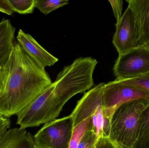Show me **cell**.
<instances>
[{
  "label": "cell",
  "mask_w": 149,
  "mask_h": 148,
  "mask_svg": "<svg viewBox=\"0 0 149 148\" xmlns=\"http://www.w3.org/2000/svg\"><path fill=\"white\" fill-rule=\"evenodd\" d=\"M5 67L0 114L10 118L30 105L52 83L45 69L40 67L18 42H15Z\"/></svg>",
  "instance_id": "obj_1"
},
{
  "label": "cell",
  "mask_w": 149,
  "mask_h": 148,
  "mask_svg": "<svg viewBox=\"0 0 149 148\" xmlns=\"http://www.w3.org/2000/svg\"><path fill=\"white\" fill-rule=\"evenodd\" d=\"M98 63L92 57L77 58L64 67L55 81L54 103L58 118L67 102L77 94L84 93L94 85L93 74Z\"/></svg>",
  "instance_id": "obj_2"
},
{
  "label": "cell",
  "mask_w": 149,
  "mask_h": 148,
  "mask_svg": "<svg viewBox=\"0 0 149 148\" xmlns=\"http://www.w3.org/2000/svg\"><path fill=\"white\" fill-rule=\"evenodd\" d=\"M149 100L138 99L118 107L110 119L108 139L116 148H133L139 130L141 115Z\"/></svg>",
  "instance_id": "obj_3"
},
{
  "label": "cell",
  "mask_w": 149,
  "mask_h": 148,
  "mask_svg": "<svg viewBox=\"0 0 149 148\" xmlns=\"http://www.w3.org/2000/svg\"><path fill=\"white\" fill-rule=\"evenodd\" d=\"M105 83H100L84 94L78 101L71 114L74 127L89 117L93 118V130L98 139H108L110 129V119L106 117L102 105V89Z\"/></svg>",
  "instance_id": "obj_4"
},
{
  "label": "cell",
  "mask_w": 149,
  "mask_h": 148,
  "mask_svg": "<svg viewBox=\"0 0 149 148\" xmlns=\"http://www.w3.org/2000/svg\"><path fill=\"white\" fill-rule=\"evenodd\" d=\"M73 128L71 115L45 123L34 136L35 146L39 148H69Z\"/></svg>",
  "instance_id": "obj_5"
},
{
  "label": "cell",
  "mask_w": 149,
  "mask_h": 148,
  "mask_svg": "<svg viewBox=\"0 0 149 148\" xmlns=\"http://www.w3.org/2000/svg\"><path fill=\"white\" fill-rule=\"evenodd\" d=\"M138 99L149 100V92L137 87L123 84L116 79L105 83L103 86V111L106 117L109 119L118 107Z\"/></svg>",
  "instance_id": "obj_6"
},
{
  "label": "cell",
  "mask_w": 149,
  "mask_h": 148,
  "mask_svg": "<svg viewBox=\"0 0 149 148\" xmlns=\"http://www.w3.org/2000/svg\"><path fill=\"white\" fill-rule=\"evenodd\" d=\"M116 79L136 78L149 72V49L138 47L118 56L113 67Z\"/></svg>",
  "instance_id": "obj_7"
},
{
  "label": "cell",
  "mask_w": 149,
  "mask_h": 148,
  "mask_svg": "<svg viewBox=\"0 0 149 148\" xmlns=\"http://www.w3.org/2000/svg\"><path fill=\"white\" fill-rule=\"evenodd\" d=\"M116 27L113 43L118 52L119 56L139 47L134 17L129 6L120 20L116 23Z\"/></svg>",
  "instance_id": "obj_8"
},
{
  "label": "cell",
  "mask_w": 149,
  "mask_h": 148,
  "mask_svg": "<svg viewBox=\"0 0 149 148\" xmlns=\"http://www.w3.org/2000/svg\"><path fill=\"white\" fill-rule=\"evenodd\" d=\"M17 39L26 54L42 69L51 67L58 61L42 47L30 34L22 29L18 31Z\"/></svg>",
  "instance_id": "obj_9"
},
{
  "label": "cell",
  "mask_w": 149,
  "mask_h": 148,
  "mask_svg": "<svg viewBox=\"0 0 149 148\" xmlns=\"http://www.w3.org/2000/svg\"><path fill=\"white\" fill-rule=\"evenodd\" d=\"M134 17L139 47L149 49V0H127Z\"/></svg>",
  "instance_id": "obj_10"
},
{
  "label": "cell",
  "mask_w": 149,
  "mask_h": 148,
  "mask_svg": "<svg viewBox=\"0 0 149 148\" xmlns=\"http://www.w3.org/2000/svg\"><path fill=\"white\" fill-rule=\"evenodd\" d=\"M34 138L25 129L15 128L8 130L0 140V148H34Z\"/></svg>",
  "instance_id": "obj_11"
},
{
  "label": "cell",
  "mask_w": 149,
  "mask_h": 148,
  "mask_svg": "<svg viewBox=\"0 0 149 148\" xmlns=\"http://www.w3.org/2000/svg\"><path fill=\"white\" fill-rule=\"evenodd\" d=\"M15 28L8 19L0 22V67L7 63L15 46Z\"/></svg>",
  "instance_id": "obj_12"
},
{
  "label": "cell",
  "mask_w": 149,
  "mask_h": 148,
  "mask_svg": "<svg viewBox=\"0 0 149 148\" xmlns=\"http://www.w3.org/2000/svg\"><path fill=\"white\" fill-rule=\"evenodd\" d=\"M133 148H149V105L141 115L138 135Z\"/></svg>",
  "instance_id": "obj_13"
},
{
  "label": "cell",
  "mask_w": 149,
  "mask_h": 148,
  "mask_svg": "<svg viewBox=\"0 0 149 148\" xmlns=\"http://www.w3.org/2000/svg\"><path fill=\"white\" fill-rule=\"evenodd\" d=\"M93 128V118H88L73 128L69 148H77L84 135L88 129Z\"/></svg>",
  "instance_id": "obj_14"
},
{
  "label": "cell",
  "mask_w": 149,
  "mask_h": 148,
  "mask_svg": "<svg viewBox=\"0 0 149 148\" xmlns=\"http://www.w3.org/2000/svg\"><path fill=\"white\" fill-rule=\"evenodd\" d=\"M69 2L67 0H36L35 8L46 15L52 11L67 5Z\"/></svg>",
  "instance_id": "obj_15"
},
{
  "label": "cell",
  "mask_w": 149,
  "mask_h": 148,
  "mask_svg": "<svg viewBox=\"0 0 149 148\" xmlns=\"http://www.w3.org/2000/svg\"><path fill=\"white\" fill-rule=\"evenodd\" d=\"M14 12L22 14H32L35 8L36 0H8Z\"/></svg>",
  "instance_id": "obj_16"
},
{
  "label": "cell",
  "mask_w": 149,
  "mask_h": 148,
  "mask_svg": "<svg viewBox=\"0 0 149 148\" xmlns=\"http://www.w3.org/2000/svg\"><path fill=\"white\" fill-rule=\"evenodd\" d=\"M119 81L123 84L137 87L149 93V72L136 78Z\"/></svg>",
  "instance_id": "obj_17"
},
{
  "label": "cell",
  "mask_w": 149,
  "mask_h": 148,
  "mask_svg": "<svg viewBox=\"0 0 149 148\" xmlns=\"http://www.w3.org/2000/svg\"><path fill=\"white\" fill-rule=\"evenodd\" d=\"M98 137L93 129H88L81 140L77 148H96Z\"/></svg>",
  "instance_id": "obj_18"
},
{
  "label": "cell",
  "mask_w": 149,
  "mask_h": 148,
  "mask_svg": "<svg viewBox=\"0 0 149 148\" xmlns=\"http://www.w3.org/2000/svg\"><path fill=\"white\" fill-rule=\"evenodd\" d=\"M109 1L112 6L114 15L116 19V23L118 22L122 16V12L123 10V1L122 0H109Z\"/></svg>",
  "instance_id": "obj_19"
},
{
  "label": "cell",
  "mask_w": 149,
  "mask_h": 148,
  "mask_svg": "<svg viewBox=\"0 0 149 148\" xmlns=\"http://www.w3.org/2000/svg\"><path fill=\"white\" fill-rule=\"evenodd\" d=\"M11 126V121L9 118L0 114V140Z\"/></svg>",
  "instance_id": "obj_20"
},
{
  "label": "cell",
  "mask_w": 149,
  "mask_h": 148,
  "mask_svg": "<svg viewBox=\"0 0 149 148\" xmlns=\"http://www.w3.org/2000/svg\"><path fill=\"white\" fill-rule=\"evenodd\" d=\"M0 11L9 15L12 14L14 11L8 0H0Z\"/></svg>",
  "instance_id": "obj_21"
},
{
  "label": "cell",
  "mask_w": 149,
  "mask_h": 148,
  "mask_svg": "<svg viewBox=\"0 0 149 148\" xmlns=\"http://www.w3.org/2000/svg\"><path fill=\"white\" fill-rule=\"evenodd\" d=\"M96 148H116L108 138L101 137L97 142Z\"/></svg>",
  "instance_id": "obj_22"
},
{
  "label": "cell",
  "mask_w": 149,
  "mask_h": 148,
  "mask_svg": "<svg viewBox=\"0 0 149 148\" xmlns=\"http://www.w3.org/2000/svg\"><path fill=\"white\" fill-rule=\"evenodd\" d=\"M6 69L5 65L0 67V98L3 93L6 78Z\"/></svg>",
  "instance_id": "obj_23"
},
{
  "label": "cell",
  "mask_w": 149,
  "mask_h": 148,
  "mask_svg": "<svg viewBox=\"0 0 149 148\" xmlns=\"http://www.w3.org/2000/svg\"><path fill=\"white\" fill-rule=\"evenodd\" d=\"M34 148H39L37 147H36V146H35V147H34Z\"/></svg>",
  "instance_id": "obj_24"
}]
</instances>
